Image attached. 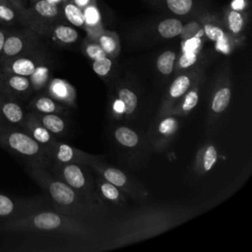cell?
<instances>
[{
  "mask_svg": "<svg viewBox=\"0 0 252 252\" xmlns=\"http://www.w3.org/2000/svg\"><path fill=\"white\" fill-rule=\"evenodd\" d=\"M84 224L68 218L63 214L48 210H39L13 220L0 221V232H64L88 234L89 230Z\"/></svg>",
  "mask_w": 252,
  "mask_h": 252,
  "instance_id": "1",
  "label": "cell"
},
{
  "mask_svg": "<svg viewBox=\"0 0 252 252\" xmlns=\"http://www.w3.org/2000/svg\"><path fill=\"white\" fill-rule=\"evenodd\" d=\"M0 147L5 151L28 159L29 165L43 167L48 155L33 138L18 127L0 123Z\"/></svg>",
  "mask_w": 252,
  "mask_h": 252,
  "instance_id": "2",
  "label": "cell"
},
{
  "mask_svg": "<svg viewBox=\"0 0 252 252\" xmlns=\"http://www.w3.org/2000/svg\"><path fill=\"white\" fill-rule=\"evenodd\" d=\"M37 33L30 28L12 27L5 38L0 61H4L15 56L28 52L38 47Z\"/></svg>",
  "mask_w": 252,
  "mask_h": 252,
  "instance_id": "3",
  "label": "cell"
},
{
  "mask_svg": "<svg viewBox=\"0 0 252 252\" xmlns=\"http://www.w3.org/2000/svg\"><path fill=\"white\" fill-rule=\"evenodd\" d=\"M44 208L43 198L11 197L0 193V221L21 218Z\"/></svg>",
  "mask_w": 252,
  "mask_h": 252,
  "instance_id": "4",
  "label": "cell"
},
{
  "mask_svg": "<svg viewBox=\"0 0 252 252\" xmlns=\"http://www.w3.org/2000/svg\"><path fill=\"white\" fill-rule=\"evenodd\" d=\"M45 60V56L40 46L13 58L0 61V70L30 77L37 65Z\"/></svg>",
  "mask_w": 252,
  "mask_h": 252,
  "instance_id": "5",
  "label": "cell"
},
{
  "mask_svg": "<svg viewBox=\"0 0 252 252\" xmlns=\"http://www.w3.org/2000/svg\"><path fill=\"white\" fill-rule=\"evenodd\" d=\"M0 91L5 94L24 102L32 94L29 77L0 70Z\"/></svg>",
  "mask_w": 252,
  "mask_h": 252,
  "instance_id": "6",
  "label": "cell"
},
{
  "mask_svg": "<svg viewBox=\"0 0 252 252\" xmlns=\"http://www.w3.org/2000/svg\"><path fill=\"white\" fill-rule=\"evenodd\" d=\"M27 113L20 100L0 91V117L3 123L21 129Z\"/></svg>",
  "mask_w": 252,
  "mask_h": 252,
  "instance_id": "7",
  "label": "cell"
},
{
  "mask_svg": "<svg viewBox=\"0 0 252 252\" xmlns=\"http://www.w3.org/2000/svg\"><path fill=\"white\" fill-rule=\"evenodd\" d=\"M21 129L33 138L39 145H41L45 149L46 153L48 148L54 143L52 134L44 126H42L32 111H28Z\"/></svg>",
  "mask_w": 252,
  "mask_h": 252,
  "instance_id": "8",
  "label": "cell"
},
{
  "mask_svg": "<svg viewBox=\"0 0 252 252\" xmlns=\"http://www.w3.org/2000/svg\"><path fill=\"white\" fill-rule=\"evenodd\" d=\"M61 177L64 182L71 186L73 189L82 190L86 187L87 179L82 168L76 163H66L61 168Z\"/></svg>",
  "mask_w": 252,
  "mask_h": 252,
  "instance_id": "9",
  "label": "cell"
},
{
  "mask_svg": "<svg viewBox=\"0 0 252 252\" xmlns=\"http://www.w3.org/2000/svg\"><path fill=\"white\" fill-rule=\"evenodd\" d=\"M24 10H19L8 0H0V26L16 27L22 25V15Z\"/></svg>",
  "mask_w": 252,
  "mask_h": 252,
  "instance_id": "10",
  "label": "cell"
},
{
  "mask_svg": "<svg viewBox=\"0 0 252 252\" xmlns=\"http://www.w3.org/2000/svg\"><path fill=\"white\" fill-rule=\"evenodd\" d=\"M83 14H84V21H85V29H87V31L91 34L97 36L103 30L101 25L100 13L95 2L84 8Z\"/></svg>",
  "mask_w": 252,
  "mask_h": 252,
  "instance_id": "11",
  "label": "cell"
},
{
  "mask_svg": "<svg viewBox=\"0 0 252 252\" xmlns=\"http://www.w3.org/2000/svg\"><path fill=\"white\" fill-rule=\"evenodd\" d=\"M29 111L34 113H56L60 110L57 102L47 95H36L32 98L28 103Z\"/></svg>",
  "mask_w": 252,
  "mask_h": 252,
  "instance_id": "12",
  "label": "cell"
},
{
  "mask_svg": "<svg viewBox=\"0 0 252 252\" xmlns=\"http://www.w3.org/2000/svg\"><path fill=\"white\" fill-rule=\"evenodd\" d=\"M29 79L33 93L39 92L45 88L49 79V68L46 64V60L37 65V67L29 77Z\"/></svg>",
  "mask_w": 252,
  "mask_h": 252,
  "instance_id": "13",
  "label": "cell"
},
{
  "mask_svg": "<svg viewBox=\"0 0 252 252\" xmlns=\"http://www.w3.org/2000/svg\"><path fill=\"white\" fill-rule=\"evenodd\" d=\"M37 120L44 126L51 134H59L65 129L64 120L56 113H34Z\"/></svg>",
  "mask_w": 252,
  "mask_h": 252,
  "instance_id": "14",
  "label": "cell"
},
{
  "mask_svg": "<svg viewBox=\"0 0 252 252\" xmlns=\"http://www.w3.org/2000/svg\"><path fill=\"white\" fill-rule=\"evenodd\" d=\"M114 138L119 145L128 149L135 148L140 142L138 134L126 126H119L116 128L114 131Z\"/></svg>",
  "mask_w": 252,
  "mask_h": 252,
  "instance_id": "15",
  "label": "cell"
},
{
  "mask_svg": "<svg viewBox=\"0 0 252 252\" xmlns=\"http://www.w3.org/2000/svg\"><path fill=\"white\" fill-rule=\"evenodd\" d=\"M183 24L175 18L162 20L158 25V32L163 38H172L182 33Z\"/></svg>",
  "mask_w": 252,
  "mask_h": 252,
  "instance_id": "16",
  "label": "cell"
},
{
  "mask_svg": "<svg viewBox=\"0 0 252 252\" xmlns=\"http://www.w3.org/2000/svg\"><path fill=\"white\" fill-rule=\"evenodd\" d=\"M97 43L106 55H115L119 50L118 35L113 32L102 31L97 36Z\"/></svg>",
  "mask_w": 252,
  "mask_h": 252,
  "instance_id": "17",
  "label": "cell"
},
{
  "mask_svg": "<svg viewBox=\"0 0 252 252\" xmlns=\"http://www.w3.org/2000/svg\"><path fill=\"white\" fill-rule=\"evenodd\" d=\"M50 32H51L52 37L55 40L65 44L73 43L79 37V33L74 28H71L65 25H57L53 27Z\"/></svg>",
  "mask_w": 252,
  "mask_h": 252,
  "instance_id": "18",
  "label": "cell"
},
{
  "mask_svg": "<svg viewBox=\"0 0 252 252\" xmlns=\"http://www.w3.org/2000/svg\"><path fill=\"white\" fill-rule=\"evenodd\" d=\"M245 14L241 11L228 9V11L225 14L227 29L232 34H238L241 32L245 26Z\"/></svg>",
  "mask_w": 252,
  "mask_h": 252,
  "instance_id": "19",
  "label": "cell"
},
{
  "mask_svg": "<svg viewBox=\"0 0 252 252\" xmlns=\"http://www.w3.org/2000/svg\"><path fill=\"white\" fill-rule=\"evenodd\" d=\"M191 79H192L191 76L187 74L179 75L170 85L169 97L172 99H175L184 95L191 86V83H192Z\"/></svg>",
  "mask_w": 252,
  "mask_h": 252,
  "instance_id": "20",
  "label": "cell"
},
{
  "mask_svg": "<svg viewBox=\"0 0 252 252\" xmlns=\"http://www.w3.org/2000/svg\"><path fill=\"white\" fill-rule=\"evenodd\" d=\"M230 97H231V91L228 87H223L219 89L212 99V104H211L212 110L215 113H220L224 111L229 104Z\"/></svg>",
  "mask_w": 252,
  "mask_h": 252,
  "instance_id": "21",
  "label": "cell"
},
{
  "mask_svg": "<svg viewBox=\"0 0 252 252\" xmlns=\"http://www.w3.org/2000/svg\"><path fill=\"white\" fill-rule=\"evenodd\" d=\"M63 13L65 18L74 26L85 28L83 9L79 8L72 1L65 2L63 6Z\"/></svg>",
  "mask_w": 252,
  "mask_h": 252,
  "instance_id": "22",
  "label": "cell"
},
{
  "mask_svg": "<svg viewBox=\"0 0 252 252\" xmlns=\"http://www.w3.org/2000/svg\"><path fill=\"white\" fill-rule=\"evenodd\" d=\"M118 99L122 102L124 113L130 115L134 113L138 105V97L136 94L128 88H121L118 91Z\"/></svg>",
  "mask_w": 252,
  "mask_h": 252,
  "instance_id": "23",
  "label": "cell"
},
{
  "mask_svg": "<svg viewBox=\"0 0 252 252\" xmlns=\"http://www.w3.org/2000/svg\"><path fill=\"white\" fill-rule=\"evenodd\" d=\"M101 174L107 182L113 184L117 188H125V186L128 185V178L126 174L118 168L105 167L101 169Z\"/></svg>",
  "mask_w": 252,
  "mask_h": 252,
  "instance_id": "24",
  "label": "cell"
},
{
  "mask_svg": "<svg viewBox=\"0 0 252 252\" xmlns=\"http://www.w3.org/2000/svg\"><path fill=\"white\" fill-rule=\"evenodd\" d=\"M175 57H176L175 52L171 50H166L162 52L157 59L158 70L163 75L170 74L174 67Z\"/></svg>",
  "mask_w": 252,
  "mask_h": 252,
  "instance_id": "25",
  "label": "cell"
},
{
  "mask_svg": "<svg viewBox=\"0 0 252 252\" xmlns=\"http://www.w3.org/2000/svg\"><path fill=\"white\" fill-rule=\"evenodd\" d=\"M168 9L176 15L188 14L193 6V0H165Z\"/></svg>",
  "mask_w": 252,
  "mask_h": 252,
  "instance_id": "26",
  "label": "cell"
},
{
  "mask_svg": "<svg viewBox=\"0 0 252 252\" xmlns=\"http://www.w3.org/2000/svg\"><path fill=\"white\" fill-rule=\"evenodd\" d=\"M199 101V94L197 88L190 90L184 96L183 102L179 108V113H187L191 111Z\"/></svg>",
  "mask_w": 252,
  "mask_h": 252,
  "instance_id": "27",
  "label": "cell"
},
{
  "mask_svg": "<svg viewBox=\"0 0 252 252\" xmlns=\"http://www.w3.org/2000/svg\"><path fill=\"white\" fill-rule=\"evenodd\" d=\"M203 30H204L206 36L213 41L219 42V41L226 38L224 32L220 28H219L218 26H215L213 24H205L203 26Z\"/></svg>",
  "mask_w": 252,
  "mask_h": 252,
  "instance_id": "28",
  "label": "cell"
},
{
  "mask_svg": "<svg viewBox=\"0 0 252 252\" xmlns=\"http://www.w3.org/2000/svg\"><path fill=\"white\" fill-rule=\"evenodd\" d=\"M218 159V153L214 146H208L203 156V168L205 171H210Z\"/></svg>",
  "mask_w": 252,
  "mask_h": 252,
  "instance_id": "29",
  "label": "cell"
},
{
  "mask_svg": "<svg viewBox=\"0 0 252 252\" xmlns=\"http://www.w3.org/2000/svg\"><path fill=\"white\" fill-rule=\"evenodd\" d=\"M111 66L112 62L107 56L94 60L93 63V69L94 73H96L98 76H105L106 74H108V72L111 69Z\"/></svg>",
  "mask_w": 252,
  "mask_h": 252,
  "instance_id": "30",
  "label": "cell"
},
{
  "mask_svg": "<svg viewBox=\"0 0 252 252\" xmlns=\"http://www.w3.org/2000/svg\"><path fill=\"white\" fill-rule=\"evenodd\" d=\"M177 128V121L173 117H167L161 120L158 126V131L161 135H171Z\"/></svg>",
  "mask_w": 252,
  "mask_h": 252,
  "instance_id": "31",
  "label": "cell"
},
{
  "mask_svg": "<svg viewBox=\"0 0 252 252\" xmlns=\"http://www.w3.org/2000/svg\"><path fill=\"white\" fill-rule=\"evenodd\" d=\"M100 192L106 199L111 201H115L120 198V192L118 188L109 182H102L100 184Z\"/></svg>",
  "mask_w": 252,
  "mask_h": 252,
  "instance_id": "32",
  "label": "cell"
},
{
  "mask_svg": "<svg viewBox=\"0 0 252 252\" xmlns=\"http://www.w3.org/2000/svg\"><path fill=\"white\" fill-rule=\"evenodd\" d=\"M50 91L55 96L60 98H66L68 95L67 86L61 80H53L50 83Z\"/></svg>",
  "mask_w": 252,
  "mask_h": 252,
  "instance_id": "33",
  "label": "cell"
},
{
  "mask_svg": "<svg viewBox=\"0 0 252 252\" xmlns=\"http://www.w3.org/2000/svg\"><path fill=\"white\" fill-rule=\"evenodd\" d=\"M86 53L93 60L107 56L97 42H89L86 46Z\"/></svg>",
  "mask_w": 252,
  "mask_h": 252,
  "instance_id": "34",
  "label": "cell"
},
{
  "mask_svg": "<svg viewBox=\"0 0 252 252\" xmlns=\"http://www.w3.org/2000/svg\"><path fill=\"white\" fill-rule=\"evenodd\" d=\"M197 60V56L195 51H184L179 59V65L183 68H187L195 63Z\"/></svg>",
  "mask_w": 252,
  "mask_h": 252,
  "instance_id": "35",
  "label": "cell"
},
{
  "mask_svg": "<svg viewBox=\"0 0 252 252\" xmlns=\"http://www.w3.org/2000/svg\"><path fill=\"white\" fill-rule=\"evenodd\" d=\"M249 4V0H231L229 4V9L235 11L244 12Z\"/></svg>",
  "mask_w": 252,
  "mask_h": 252,
  "instance_id": "36",
  "label": "cell"
},
{
  "mask_svg": "<svg viewBox=\"0 0 252 252\" xmlns=\"http://www.w3.org/2000/svg\"><path fill=\"white\" fill-rule=\"evenodd\" d=\"M200 44L199 38H190L184 43V50L185 51H195V49Z\"/></svg>",
  "mask_w": 252,
  "mask_h": 252,
  "instance_id": "37",
  "label": "cell"
},
{
  "mask_svg": "<svg viewBox=\"0 0 252 252\" xmlns=\"http://www.w3.org/2000/svg\"><path fill=\"white\" fill-rule=\"evenodd\" d=\"M10 27H0V56H1V53H2V49H3V45H4V41H5V38L10 31Z\"/></svg>",
  "mask_w": 252,
  "mask_h": 252,
  "instance_id": "38",
  "label": "cell"
},
{
  "mask_svg": "<svg viewBox=\"0 0 252 252\" xmlns=\"http://www.w3.org/2000/svg\"><path fill=\"white\" fill-rule=\"evenodd\" d=\"M75 5H77L79 8L84 9L87 6H89L90 4L95 2V0H71Z\"/></svg>",
  "mask_w": 252,
  "mask_h": 252,
  "instance_id": "39",
  "label": "cell"
},
{
  "mask_svg": "<svg viewBox=\"0 0 252 252\" xmlns=\"http://www.w3.org/2000/svg\"><path fill=\"white\" fill-rule=\"evenodd\" d=\"M12 5H14L16 8H18L19 10H24V4H23V0H8Z\"/></svg>",
  "mask_w": 252,
  "mask_h": 252,
  "instance_id": "40",
  "label": "cell"
},
{
  "mask_svg": "<svg viewBox=\"0 0 252 252\" xmlns=\"http://www.w3.org/2000/svg\"><path fill=\"white\" fill-rule=\"evenodd\" d=\"M113 108H114V110H115L116 112H119V113H122V112L124 111L123 104H122V102H121L119 99L115 101V103H114V105H113Z\"/></svg>",
  "mask_w": 252,
  "mask_h": 252,
  "instance_id": "41",
  "label": "cell"
},
{
  "mask_svg": "<svg viewBox=\"0 0 252 252\" xmlns=\"http://www.w3.org/2000/svg\"><path fill=\"white\" fill-rule=\"evenodd\" d=\"M48 1H50V2H52V3H55V4H60L61 2H63V1H65V0H48Z\"/></svg>",
  "mask_w": 252,
  "mask_h": 252,
  "instance_id": "42",
  "label": "cell"
},
{
  "mask_svg": "<svg viewBox=\"0 0 252 252\" xmlns=\"http://www.w3.org/2000/svg\"><path fill=\"white\" fill-rule=\"evenodd\" d=\"M0 123H3V122H2V119H1V117H0Z\"/></svg>",
  "mask_w": 252,
  "mask_h": 252,
  "instance_id": "43",
  "label": "cell"
},
{
  "mask_svg": "<svg viewBox=\"0 0 252 252\" xmlns=\"http://www.w3.org/2000/svg\"><path fill=\"white\" fill-rule=\"evenodd\" d=\"M31 1H35V0H31Z\"/></svg>",
  "mask_w": 252,
  "mask_h": 252,
  "instance_id": "44",
  "label": "cell"
}]
</instances>
